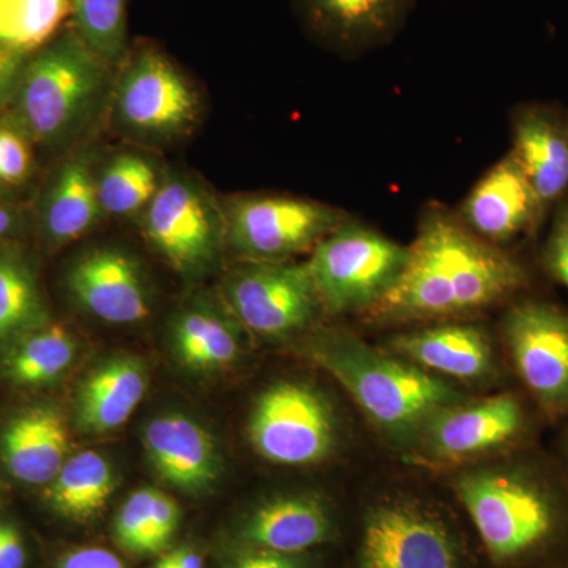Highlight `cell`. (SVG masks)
<instances>
[{
    "mask_svg": "<svg viewBox=\"0 0 568 568\" xmlns=\"http://www.w3.org/2000/svg\"><path fill=\"white\" fill-rule=\"evenodd\" d=\"M405 271L364 316L373 323H422L473 315L506 301L526 282L523 265L467 230L457 213H422Z\"/></svg>",
    "mask_w": 568,
    "mask_h": 568,
    "instance_id": "cell-1",
    "label": "cell"
},
{
    "mask_svg": "<svg viewBox=\"0 0 568 568\" xmlns=\"http://www.w3.org/2000/svg\"><path fill=\"white\" fill-rule=\"evenodd\" d=\"M335 377L388 440L410 448L426 420L465 396L439 376L366 345L345 331L316 335L305 349Z\"/></svg>",
    "mask_w": 568,
    "mask_h": 568,
    "instance_id": "cell-2",
    "label": "cell"
},
{
    "mask_svg": "<svg viewBox=\"0 0 568 568\" xmlns=\"http://www.w3.org/2000/svg\"><path fill=\"white\" fill-rule=\"evenodd\" d=\"M454 491L495 568L532 566L566 530L559 500L525 470H469L455 478Z\"/></svg>",
    "mask_w": 568,
    "mask_h": 568,
    "instance_id": "cell-3",
    "label": "cell"
},
{
    "mask_svg": "<svg viewBox=\"0 0 568 568\" xmlns=\"http://www.w3.org/2000/svg\"><path fill=\"white\" fill-rule=\"evenodd\" d=\"M106 67L77 33L55 37L26 62L10 112L36 144H62L95 110Z\"/></svg>",
    "mask_w": 568,
    "mask_h": 568,
    "instance_id": "cell-4",
    "label": "cell"
},
{
    "mask_svg": "<svg viewBox=\"0 0 568 568\" xmlns=\"http://www.w3.org/2000/svg\"><path fill=\"white\" fill-rule=\"evenodd\" d=\"M353 568H476V560L446 510L398 493L376 497L362 510Z\"/></svg>",
    "mask_w": 568,
    "mask_h": 568,
    "instance_id": "cell-5",
    "label": "cell"
},
{
    "mask_svg": "<svg viewBox=\"0 0 568 568\" xmlns=\"http://www.w3.org/2000/svg\"><path fill=\"white\" fill-rule=\"evenodd\" d=\"M407 256V246L347 220L313 248L306 265L325 312L365 315L398 282Z\"/></svg>",
    "mask_w": 568,
    "mask_h": 568,
    "instance_id": "cell-6",
    "label": "cell"
},
{
    "mask_svg": "<svg viewBox=\"0 0 568 568\" xmlns=\"http://www.w3.org/2000/svg\"><path fill=\"white\" fill-rule=\"evenodd\" d=\"M223 211L231 246L246 261L263 263H284L313 250L347 222L339 209L284 194L239 196Z\"/></svg>",
    "mask_w": 568,
    "mask_h": 568,
    "instance_id": "cell-7",
    "label": "cell"
},
{
    "mask_svg": "<svg viewBox=\"0 0 568 568\" xmlns=\"http://www.w3.org/2000/svg\"><path fill=\"white\" fill-rule=\"evenodd\" d=\"M250 440L267 462L308 466L331 457L336 447L334 407L316 388L283 381L268 387L254 403Z\"/></svg>",
    "mask_w": 568,
    "mask_h": 568,
    "instance_id": "cell-8",
    "label": "cell"
},
{
    "mask_svg": "<svg viewBox=\"0 0 568 568\" xmlns=\"http://www.w3.org/2000/svg\"><path fill=\"white\" fill-rule=\"evenodd\" d=\"M141 216L148 241L182 274L204 271L226 239L223 209L185 174L163 178Z\"/></svg>",
    "mask_w": 568,
    "mask_h": 568,
    "instance_id": "cell-9",
    "label": "cell"
},
{
    "mask_svg": "<svg viewBox=\"0 0 568 568\" xmlns=\"http://www.w3.org/2000/svg\"><path fill=\"white\" fill-rule=\"evenodd\" d=\"M227 304L239 323L265 338L305 331L321 306L308 265L246 261L226 284Z\"/></svg>",
    "mask_w": 568,
    "mask_h": 568,
    "instance_id": "cell-10",
    "label": "cell"
},
{
    "mask_svg": "<svg viewBox=\"0 0 568 568\" xmlns=\"http://www.w3.org/2000/svg\"><path fill=\"white\" fill-rule=\"evenodd\" d=\"M508 353L538 406L568 413V313L541 301L511 306L504 320Z\"/></svg>",
    "mask_w": 568,
    "mask_h": 568,
    "instance_id": "cell-11",
    "label": "cell"
},
{
    "mask_svg": "<svg viewBox=\"0 0 568 568\" xmlns=\"http://www.w3.org/2000/svg\"><path fill=\"white\" fill-rule=\"evenodd\" d=\"M115 112L129 132L174 138L196 123L200 99L163 52L144 48L133 55L118 82Z\"/></svg>",
    "mask_w": 568,
    "mask_h": 568,
    "instance_id": "cell-12",
    "label": "cell"
},
{
    "mask_svg": "<svg viewBox=\"0 0 568 568\" xmlns=\"http://www.w3.org/2000/svg\"><path fill=\"white\" fill-rule=\"evenodd\" d=\"M523 429L525 410L517 396L463 399L433 414L410 448L428 465H457L507 446Z\"/></svg>",
    "mask_w": 568,
    "mask_h": 568,
    "instance_id": "cell-13",
    "label": "cell"
},
{
    "mask_svg": "<svg viewBox=\"0 0 568 568\" xmlns=\"http://www.w3.org/2000/svg\"><path fill=\"white\" fill-rule=\"evenodd\" d=\"M343 536L331 500L315 493H290L261 500L239 523L235 540L304 555L334 545Z\"/></svg>",
    "mask_w": 568,
    "mask_h": 568,
    "instance_id": "cell-14",
    "label": "cell"
},
{
    "mask_svg": "<svg viewBox=\"0 0 568 568\" xmlns=\"http://www.w3.org/2000/svg\"><path fill=\"white\" fill-rule=\"evenodd\" d=\"M457 215L467 230L499 246L532 227L544 211L510 151L473 186Z\"/></svg>",
    "mask_w": 568,
    "mask_h": 568,
    "instance_id": "cell-15",
    "label": "cell"
},
{
    "mask_svg": "<svg viewBox=\"0 0 568 568\" xmlns=\"http://www.w3.org/2000/svg\"><path fill=\"white\" fill-rule=\"evenodd\" d=\"M77 304L110 324H134L149 316V297L140 267L129 254L97 248L82 254L67 275Z\"/></svg>",
    "mask_w": 568,
    "mask_h": 568,
    "instance_id": "cell-16",
    "label": "cell"
},
{
    "mask_svg": "<svg viewBox=\"0 0 568 568\" xmlns=\"http://www.w3.org/2000/svg\"><path fill=\"white\" fill-rule=\"evenodd\" d=\"M387 347L436 376L480 381L495 368L489 336L480 325L440 323L392 336Z\"/></svg>",
    "mask_w": 568,
    "mask_h": 568,
    "instance_id": "cell-17",
    "label": "cell"
},
{
    "mask_svg": "<svg viewBox=\"0 0 568 568\" xmlns=\"http://www.w3.org/2000/svg\"><path fill=\"white\" fill-rule=\"evenodd\" d=\"M414 0H301L312 31L328 47L358 54L394 39Z\"/></svg>",
    "mask_w": 568,
    "mask_h": 568,
    "instance_id": "cell-18",
    "label": "cell"
},
{
    "mask_svg": "<svg viewBox=\"0 0 568 568\" xmlns=\"http://www.w3.org/2000/svg\"><path fill=\"white\" fill-rule=\"evenodd\" d=\"M144 447L153 469L171 487L203 491L220 476L215 440L192 418H155L144 428Z\"/></svg>",
    "mask_w": 568,
    "mask_h": 568,
    "instance_id": "cell-19",
    "label": "cell"
},
{
    "mask_svg": "<svg viewBox=\"0 0 568 568\" xmlns=\"http://www.w3.org/2000/svg\"><path fill=\"white\" fill-rule=\"evenodd\" d=\"M69 428L62 414L47 405L21 410L0 437L3 465L28 485H50L69 459Z\"/></svg>",
    "mask_w": 568,
    "mask_h": 568,
    "instance_id": "cell-20",
    "label": "cell"
},
{
    "mask_svg": "<svg viewBox=\"0 0 568 568\" xmlns=\"http://www.w3.org/2000/svg\"><path fill=\"white\" fill-rule=\"evenodd\" d=\"M104 215L97 193V173L88 155H73L52 175L40 203L44 241L62 246L78 241Z\"/></svg>",
    "mask_w": 568,
    "mask_h": 568,
    "instance_id": "cell-21",
    "label": "cell"
},
{
    "mask_svg": "<svg viewBox=\"0 0 568 568\" xmlns=\"http://www.w3.org/2000/svg\"><path fill=\"white\" fill-rule=\"evenodd\" d=\"M541 211L568 189V126L538 108L519 111L514 121V148Z\"/></svg>",
    "mask_w": 568,
    "mask_h": 568,
    "instance_id": "cell-22",
    "label": "cell"
},
{
    "mask_svg": "<svg viewBox=\"0 0 568 568\" xmlns=\"http://www.w3.org/2000/svg\"><path fill=\"white\" fill-rule=\"evenodd\" d=\"M148 388L138 358L115 357L93 369L77 399L78 424L88 433H108L132 417Z\"/></svg>",
    "mask_w": 568,
    "mask_h": 568,
    "instance_id": "cell-23",
    "label": "cell"
},
{
    "mask_svg": "<svg viewBox=\"0 0 568 568\" xmlns=\"http://www.w3.org/2000/svg\"><path fill=\"white\" fill-rule=\"evenodd\" d=\"M115 488L114 470L99 452L85 450L67 459L47 496L62 517L85 523L103 510Z\"/></svg>",
    "mask_w": 568,
    "mask_h": 568,
    "instance_id": "cell-24",
    "label": "cell"
},
{
    "mask_svg": "<svg viewBox=\"0 0 568 568\" xmlns=\"http://www.w3.org/2000/svg\"><path fill=\"white\" fill-rule=\"evenodd\" d=\"M173 342L183 365L197 372L223 368L241 353L234 325L207 305L192 306L178 316Z\"/></svg>",
    "mask_w": 568,
    "mask_h": 568,
    "instance_id": "cell-25",
    "label": "cell"
},
{
    "mask_svg": "<svg viewBox=\"0 0 568 568\" xmlns=\"http://www.w3.org/2000/svg\"><path fill=\"white\" fill-rule=\"evenodd\" d=\"M74 355L77 342L69 331L47 323L11 343L3 369L18 386H47L70 368Z\"/></svg>",
    "mask_w": 568,
    "mask_h": 568,
    "instance_id": "cell-26",
    "label": "cell"
},
{
    "mask_svg": "<svg viewBox=\"0 0 568 568\" xmlns=\"http://www.w3.org/2000/svg\"><path fill=\"white\" fill-rule=\"evenodd\" d=\"M47 323L31 265L13 246H0V343L11 345Z\"/></svg>",
    "mask_w": 568,
    "mask_h": 568,
    "instance_id": "cell-27",
    "label": "cell"
},
{
    "mask_svg": "<svg viewBox=\"0 0 568 568\" xmlns=\"http://www.w3.org/2000/svg\"><path fill=\"white\" fill-rule=\"evenodd\" d=\"M162 181L151 156L138 152L118 153L97 173V193L104 215H141Z\"/></svg>",
    "mask_w": 568,
    "mask_h": 568,
    "instance_id": "cell-28",
    "label": "cell"
},
{
    "mask_svg": "<svg viewBox=\"0 0 568 568\" xmlns=\"http://www.w3.org/2000/svg\"><path fill=\"white\" fill-rule=\"evenodd\" d=\"M69 17L70 0H0V44L36 54L55 39Z\"/></svg>",
    "mask_w": 568,
    "mask_h": 568,
    "instance_id": "cell-29",
    "label": "cell"
},
{
    "mask_svg": "<svg viewBox=\"0 0 568 568\" xmlns=\"http://www.w3.org/2000/svg\"><path fill=\"white\" fill-rule=\"evenodd\" d=\"M74 33L108 65L121 61L126 41V0H70Z\"/></svg>",
    "mask_w": 568,
    "mask_h": 568,
    "instance_id": "cell-30",
    "label": "cell"
},
{
    "mask_svg": "<svg viewBox=\"0 0 568 568\" xmlns=\"http://www.w3.org/2000/svg\"><path fill=\"white\" fill-rule=\"evenodd\" d=\"M36 145L11 112L0 115V200L11 201L31 182Z\"/></svg>",
    "mask_w": 568,
    "mask_h": 568,
    "instance_id": "cell-31",
    "label": "cell"
},
{
    "mask_svg": "<svg viewBox=\"0 0 568 568\" xmlns=\"http://www.w3.org/2000/svg\"><path fill=\"white\" fill-rule=\"evenodd\" d=\"M155 489L142 488L123 503L115 518V540L134 555H153L151 515Z\"/></svg>",
    "mask_w": 568,
    "mask_h": 568,
    "instance_id": "cell-32",
    "label": "cell"
},
{
    "mask_svg": "<svg viewBox=\"0 0 568 568\" xmlns=\"http://www.w3.org/2000/svg\"><path fill=\"white\" fill-rule=\"evenodd\" d=\"M223 568H323L315 552L287 555L235 540L223 559Z\"/></svg>",
    "mask_w": 568,
    "mask_h": 568,
    "instance_id": "cell-33",
    "label": "cell"
},
{
    "mask_svg": "<svg viewBox=\"0 0 568 568\" xmlns=\"http://www.w3.org/2000/svg\"><path fill=\"white\" fill-rule=\"evenodd\" d=\"M545 267L568 290V205L556 212L544 250Z\"/></svg>",
    "mask_w": 568,
    "mask_h": 568,
    "instance_id": "cell-34",
    "label": "cell"
},
{
    "mask_svg": "<svg viewBox=\"0 0 568 568\" xmlns=\"http://www.w3.org/2000/svg\"><path fill=\"white\" fill-rule=\"evenodd\" d=\"M179 521H181V508L178 503L173 497L155 489L151 515L152 552L162 551L170 544Z\"/></svg>",
    "mask_w": 568,
    "mask_h": 568,
    "instance_id": "cell-35",
    "label": "cell"
},
{
    "mask_svg": "<svg viewBox=\"0 0 568 568\" xmlns=\"http://www.w3.org/2000/svg\"><path fill=\"white\" fill-rule=\"evenodd\" d=\"M31 55L21 54L0 44V108L13 102L22 70Z\"/></svg>",
    "mask_w": 568,
    "mask_h": 568,
    "instance_id": "cell-36",
    "label": "cell"
},
{
    "mask_svg": "<svg viewBox=\"0 0 568 568\" xmlns=\"http://www.w3.org/2000/svg\"><path fill=\"white\" fill-rule=\"evenodd\" d=\"M59 568H126L118 556L103 548H80L67 552Z\"/></svg>",
    "mask_w": 568,
    "mask_h": 568,
    "instance_id": "cell-37",
    "label": "cell"
},
{
    "mask_svg": "<svg viewBox=\"0 0 568 568\" xmlns=\"http://www.w3.org/2000/svg\"><path fill=\"white\" fill-rule=\"evenodd\" d=\"M26 548L14 526L0 523V568H24Z\"/></svg>",
    "mask_w": 568,
    "mask_h": 568,
    "instance_id": "cell-38",
    "label": "cell"
},
{
    "mask_svg": "<svg viewBox=\"0 0 568 568\" xmlns=\"http://www.w3.org/2000/svg\"><path fill=\"white\" fill-rule=\"evenodd\" d=\"M24 224V212L9 200H0V242L18 233Z\"/></svg>",
    "mask_w": 568,
    "mask_h": 568,
    "instance_id": "cell-39",
    "label": "cell"
},
{
    "mask_svg": "<svg viewBox=\"0 0 568 568\" xmlns=\"http://www.w3.org/2000/svg\"><path fill=\"white\" fill-rule=\"evenodd\" d=\"M155 568H204V560L193 549L181 548L164 555Z\"/></svg>",
    "mask_w": 568,
    "mask_h": 568,
    "instance_id": "cell-40",
    "label": "cell"
}]
</instances>
